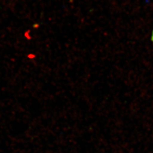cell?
Instances as JSON below:
<instances>
[{
	"instance_id": "6da1fadb",
	"label": "cell",
	"mask_w": 153,
	"mask_h": 153,
	"mask_svg": "<svg viewBox=\"0 0 153 153\" xmlns=\"http://www.w3.org/2000/svg\"><path fill=\"white\" fill-rule=\"evenodd\" d=\"M151 39H152V41L153 42V31L152 32V37H151Z\"/></svg>"
}]
</instances>
